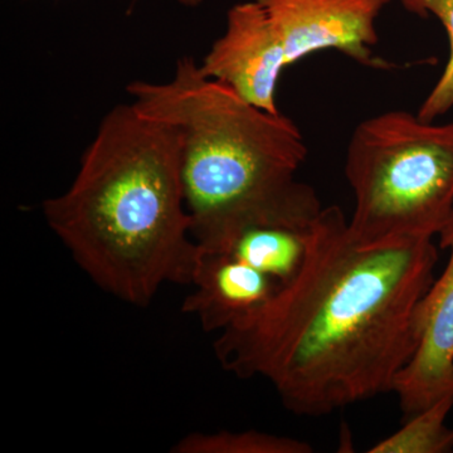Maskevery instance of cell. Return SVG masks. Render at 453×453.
I'll return each instance as SVG.
<instances>
[{
  "instance_id": "cell-7",
  "label": "cell",
  "mask_w": 453,
  "mask_h": 453,
  "mask_svg": "<svg viewBox=\"0 0 453 453\" xmlns=\"http://www.w3.org/2000/svg\"><path fill=\"white\" fill-rule=\"evenodd\" d=\"M440 241L449 261L417 308L418 344L393 390L407 416L453 396V226Z\"/></svg>"
},
{
  "instance_id": "cell-13",
  "label": "cell",
  "mask_w": 453,
  "mask_h": 453,
  "mask_svg": "<svg viewBox=\"0 0 453 453\" xmlns=\"http://www.w3.org/2000/svg\"><path fill=\"white\" fill-rule=\"evenodd\" d=\"M180 4L186 5V7L195 8L198 7L203 0H178Z\"/></svg>"
},
{
  "instance_id": "cell-1",
  "label": "cell",
  "mask_w": 453,
  "mask_h": 453,
  "mask_svg": "<svg viewBox=\"0 0 453 453\" xmlns=\"http://www.w3.org/2000/svg\"><path fill=\"white\" fill-rule=\"evenodd\" d=\"M432 240L363 246L339 205L306 232L303 267L219 333L220 366L262 378L286 410L324 417L395 390L416 351V312L434 281Z\"/></svg>"
},
{
  "instance_id": "cell-10",
  "label": "cell",
  "mask_w": 453,
  "mask_h": 453,
  "mask_svg": "<svg viewBox=\"0 0 453 453\" xmlns=\"http://www.w3.org/2000/svg\"><path fill=\"white\" fill-rule=\"evenodd\" d=\"M453 396H445L413 414L395 434L368 449L371 453H449L453 451V428L446 425Z\"/></svg>"
},
{
  "instance_id": "cell-9",
  "label": "cell",
  "mask_w": 453,
  "mask_h": 453,
  "mask_svg": "<svg viewBox=\"0 0 453 453\" xmlns=\"http://www.w3.org/2000/svg\"><path fill=\"white\" fill-rule=\"evenodd\" d=\"M306 232L258 226L241 234L226 253L282 286L290 282L303 267L306 256Z\"/></svg>"
},
{
  "instance_id": "cell-4",
  "label": "cell",
  "mask_w": 453,
  "mask_h": 453,
  "mask_svg": "<svg viewBox=\"0 0 453 453\" xmlns=\"http://www.w3.org/2000/svg\"><path fill=\"white\" fill-rule=\"evenodd\" d=\"M349 228L363 246L442 237L453 226V122L393 110L357 125L345 155Z\"/></svg>"
},
{
  "instance_id": "cell-11",
  "label": "cell",
  "mask_w": 453,
  "mask_h": 453,
  "mask_svg": "<svg viewBox=\"0 0 453 453\" xmlns=\"http://www.w3.org/2000/svg\"><path fill=\"white\" fill-rule=\"evenodd\" d=\"M312 446L296 438L277 436L266 432L219 431L214 434L193 432L180 438L174 453H311Z\"/></svg>"
},
{
  "instance_id": "cell-3",
  "label": "cell",
  "mask_w": 453,
  "mask_h": 453,
  "mask_svg": "<svg viewBox=\"0 0 453 453\" xmlns=\"http://www.w3.org/2000/svg\"><path fill=\"white\" fill-rule=\"evenodd\" d=\"M127 91L140 113L177 130L190 232L203 251L226 252L258 226L306 232L323 211L296 178L309 154L296 124L205 76L192 57L179 59L170 81Z\"/></svg>"
},
{
  "instance_id": "cell-2",
  "label": "cell",
  "mask_w": 453,
  "mask_h": 453,
  "mask_svg": "<svg viewBox=\"0 0 453 453\" xmlns=\"http://www.w3.org/2000/svg\"><path fill=\"white\" fill-rule=\"evenodd\" d=\"M47 225L101 290L146 308L165 283H192L180 139L133 104L107 112L70 188L42 205Z\"/></svg>"
},
{
  "instance_id": "cell-12",
  "label": "cell",
  "mask_w": 453,
  "mask_h": 453,
  "mask_svg": "<svg viewBox=\"0 0 453 453\" xmlns=\"http://www.w3.org/2000/svg\"><path fill=\"white\" fill-rule=\"evenodd\" d=\"M408 13L434 16L445 27L449 40V58L440 79L418 109V118L434 122L453 107V0H399Z\"/></svg>"
},
{
  "instance_id": "cell-5",
  "label": "cell",
  "mask_w": 453,
  "mask_h": 453,
  "mask_svg": "<svg viewBox=\"0 0 453 453\" xmlns=\"http://www.w3.org/2000/svg\"><path fill=\"white\" fill-rule=\"evenodd\" d=\"M285 49L288 65L335 50L357 65L390 70L396 65L374 55L375 22L390 0H257Z\"/></svg>"
},
{
  "instance_id": "cell-8",
  "label": "cell",
  "mask_w": 453,
  "mask_h": 453,
  "mask_svg": "<svg viewBox=\"0 0 453 453\" xmlns=\"http://www.w3.org/2000/svg\"><path fill=\"white\" fill-rule=\"evenodd\" d=\"M201 250V249H199ZM192 285L181 311L195 315L207 333L223 332L264 305L279 283L226 252L199 251Z\"/></svg>"
},
{
  "instance_id": "cell-6",
  "label": "cell",
  "mask_w": 453,
  "mask_h": 453,
  "mask_svg": "<svg viewBox=\"0 0 453 453\" xmlns=\"http://www.w3.org/2000/svg\"><path fill=\"white\" fill-rule=\"evenodd\" d=\"M199 67L205 76L228 86L251 105L270 113L281 112L276 92L288 61L275 27L257 0L229 9L225 33Z\"/></svg>"
}]
</instances>
